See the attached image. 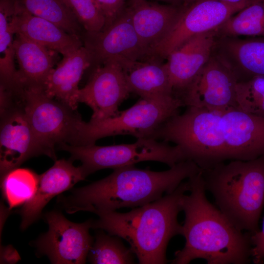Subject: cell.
<instances>
[{
  "label": "cell",
  "instance_id": "cell-1",
  "mask_svg": "<svg viewBox=\"0 0 264 264\" xmlns=\"http://www.w3.org/2000/svg\"><path fill=\"white\" fill-rule=\"evenodd\" d=\"M202 171L191 160L161 172L134 165L122 167L102 179L71 189L69 195L60 196L58 202L68 214L88 211L99 216L122 208H134L173 192L183 180Z\"/></svg>",
  "mask_w": 264,
  "mask_h": 264
},
{
  "label": "cell",
  "instance_id": "cell-29",
  "mask_svg": "<svg viewBox=\"0 0 264 264\" xmlns=\"http://www.w3.org/2000/svg\"><path fill=\"white\" fill-rule=\"evenodd\" d=\"M236 92L238 110L264 118V77L238 82Z\"/></svg>",
  "mask_w": 264,
  "mask_h": 264
},
{
  "label": "cell",
  "instance_id": "cell-26",
  "mask_svg": "<svg viewBox=\"0 0 264 264\" xmlns=\"http://www.w3.org/2000/svg\"><path fill=\"white\" fill-rule=\"evenodd\" d=\"M216 29L219 36L264 37V0H255Z\"/></svg>",
  "mask_w": 264,
  "mask_h": 264
},
{
  "label": "cell",
  "instance_id": "cell-15",
  "mask_svg": "<svg viewBox=\"0 0 264 264\" xmlns=\"http://www.w3.org/2000/svg\"><path fill=\"white\" fill-rule=\"evenodd\" d=\"M218 37L216 28L197 35L167 56L165 64L176 97L179 98L209 61Z\"/></svg>",
  "mask_w": 264,
  "mask_h": 264
},
{
  "label": "cell",
  "instance_id": "cell-20",
  "mask_svg": "<svg viewBox=\"0 0 264 264\" xmlns=\"http://www.w3.org/2000/svg\"><path fill=\"white\" fill-rule=\"evenodd\" d=\"M14 4L15 12L10 22L14 34L22 35L63 56L84 45L81 38L68 33L53 22L28 13L15 2Z\"/></svg>",
  "mask_w": 264,
  "mask_h": 264
},
{
  "label": "cell",
  "instance_id": "cell-18",
  "mask_svg": "<svg viewBox=\"0 0 264 264\" xmlns=\"http://www.w3.org/2000/svg\"><path fill=\"white\" fill-rule=\"evenodd\" d=\"M213 54L231 70L238 82L264 77V37L219 36Z\"/></svg>",
  "mask_w": 264,
  "mask_h": 264
},
{
  "label": "cell",
  "instance_id": "cell-22",
  "mask_svg": "<svg viewBox=\"0 0 264 264\" xmlns=\"http://www.w3.org/2000/svg\"><path fill=\"white\" fill-rule=\"evenodd\" d=\"M14 46L19 69L18 84L44 89L46 81L53 69L54 59L51 50L22 35L15 34Z\"/></svg>",
  "mask_w": 264,
  "mask_h": 264
},
{
  "label": "cell",
  "instance_id": "cell-7",
  "mask_svg": "<svg viewBox=\"0 0 264 264\" xmlns=\"http://www.w3.org/2000/svg\"><path fill=\"white\" fill-rule=\"evenodd\" d=\"M57 148L69 153L72 161H80L87 176L101 169H114L141 161H158L171 167L185 161L177 146H172L167 142L150 137L137 138L135 142L129 144L99 146L94 144L74 146L62 143Z\"/></svg>",
  "mask_w": 264,
  "mask_h": 264
},
{
  "label": "cell",
  "instance_id": "cell-31",
  "mask_svg": "<svg viewBox=\"0 0 264 264\" xmlns=\"http://www.w3.org/2000/svg\"><path fill=\"white\" fill-rule=\"evenodd\" d=\"M105 18L107 27L122 14L126 6V0H94Z\"/></svg>",
  "mask_w": 264,
  "mask_h": 264
},
{
  "label": "cell",
  "instance_id": "cell-2",
  "mask_svg": "<svg viewBox=\"0 0 264 264\" xmlns=\"http://www.w3.org/2000/svg\"><path fill=\"white\" fill-rule=\"evenodd\" d=\"M202 171L188 178L189 193L182 199L186 242L175 252L172 264H187L196 259L208 264L250 263L251 234L237 228L207 199Z\"/></svg>",
  "mask_w": 264,
  "mask_h": 264
},
{
  "label": "cell",
  "instance_id": "cell-27",
  "mask_svg": "<svg viewBox=\"0 0 264 264\" xmlns=\"http://www.w3.org/2000/svg\"><path fill=\"white\" fill-rule=\"evenodd\" d=\"M40 175L28 168H16L1 176L2 196L9 209L23 205L34 196Z\"/></svg>",
  "mask_w": 264,
  "mask_h": 264
},
{
  "label": "cell",
  "instance_id": "cell-21",
  "mask_svg": "<svg viewBox=\"0 0 264 264\" xmlns=\"http://www.w3.org/2000/svg\"><path fill=\"white\" fill-rule=\"evenodd\" d=\"M91 65L90 54L84 45L64 56L49 75L44 87V92L76 110L79 103V83Z\"/></svg>",
  "mask_w": 264,
  "mask_h": 264
},
{
  "label": "cell",
  "instance_id": "cell-35",
  "mask_svg": "<svg viewBox=\"0 0 264 264\" xmlns=\"http://www.w3.org/2000/svg\"><path fill=\"white\" fill-rule=\"evenodd\" d=\"M216 0V1H222L224 2L235 3L241 2L247 0Z\"/></svg>",
  "mask_w": 264,
  "mask_h": 264
},
{
  "label": "cell",
  "instance_id": "cell-17",
  "mask_svg": "<svg viewBox=\"0 0 264 264\" xmlns=\"http://www.w3.org/2000/svg\"><path fill=\"white\" fill-rule=\"evenodd\" d=\"M73 161L70 158L56 160L51 167L40 175L36 193L18 212L22 218L20 227L22 230L40 217L43 209L53 198L72 189L87 176L81 166H74Z\"/></svg>",
  "mask_w": 264,
  "mask_h": 264
},
{
  "label": "cell",
  "instance_id": "cell-25",
  "mask_svg": "<svg viewBox=\"0 0 264 264\" xmlns=\"http://www.w3.org/2000/svg\"><path fill=\"white\" fill-rule=\"evenodd\" d=\"M28 13L47 20L81 39L82 26L64 0H14Z\"/></svg>",
  "mask_w": 264,
  "mask_h": 264
},
{
  "label": "cell",
  "instance_id": "cell-30",
  "mask_svg": "<svg viewBox=\"0 0 264 264\" xmlns=\"http://www.w3.org/2000/svg\"><path fill=\"white\" fill-rule=\"evenodd\" d=\"M85 31L84 34L93 35L105 27L104 17L94 0H64Z\"/></svg>",
  "mask_w": 264,
  "mask_h": 264
},
{
  "label": "cell",
  "instance_id": "cell-33",
  "mask_svg": "<svg viewBox=\"0 0 264 264\" xmlns=\"http://www.w3.org/2000/svg\"><path fill=\"white\" fill-rule=\"evenodd\" d=\"M161 0L167 2L170 4L180 6L182 5V0Z\"/></svg>",
  "mask_w": 264,
  "mask_h": 264
},
{
  "label": "cell",
  "instance_id": "cell-34",
  "mask_svg": "<svg viewBox=\"0 0 264 264\" xmlns=\"http://www.w3.org/2000/svg\"><path fill=\"white\" fill-rule=\"evenodd\" d=\"M198 0H182V5L185 7H187Z\"/></svg>",
  "mask_w": 264,
  "mask_h": 264
},
{
  "label": "cell",
  "instance_id": "cell-4",
  "mask_svg": "<svg viewBox=\"0 0 264 264\" xmlns=\"http://www.w3.org/2000/svg\"><path fill=\"white\" fill-rule=\"evenodd\" d=\"M202 174L206 190L228 220L242 231H259L264 207V156L222 162Z\"/></svg>",
  "mask_w": 264,
  "mask_h": 264
},
{
  "label": "cell",
  "instance_id": "cell-8",
  "mask_svg": "<svg viewBox=\"0 0 264 264\" xmlns=\"http://www.w3.org/2000/svg\"><path fill=\"white\" fill-rule=\"evenodd\" d=\"M24 113L43 154L56 160L55 148L70 144L81 117L67 105L46 94L43 88L21 87Z\"/></svg>",
  "mask_w": 264,
  "mask_h": 264
},
{
  "label": "cell",
  "instance_id": "cell-5",
  "mask_svg": "<svg viewBox=\"0 0 264 264\" xmlns=\"http://www.w3.org/2000/svg\"><path fill=\"white\" fill-rule=\"evenodd\" d=\"M173 116L150 138L176 144L186 160L203 170L229 160L221 125V113L195 107Z\"/></svg>",
  "mask_w": 264,
  "mask_h": 264
},
{
  "label": "cell",
  "instance_id": "cell-24",
  "mask_svg": "<svg viewBox=\"0 0 264 264\" xmlns=\"http://www.w3.org/2000/svg\"><path fill=\"white\" fill-rule=\"evenodd\" d=\"M14 12L13 0H0V88L9 91L14 90L18 85L14 65V33L10 25Z\"/></svg>",
  "mask_w": 264,
  "mask_h": 264
},
{
  "label": "cell",
  "instance_id": "cell-23",
  "mask_svg": "<svg viewBox=\"0 0 264 264\" xmlns=\"http://www.w3.org/2000/svg\"><path fill=\"white\" fill-rule=\"evenodd\" d=\"M121 65L131 93L151 100L174 95L166 64L162 61L148 59Z\"/></svg>",
  "mask_w": 264,
  "mask_h": 264
},
{
  "label": "cell",
  "instance_id": "cell-11",
  "mask_svg": "<svg viewBox=\"0 0 264 264\" xmlns=\"http://www.w3.org/2000/svg\"><path fill=\"white\" fill-rule=\"evenodd\" d=\"M237 80L212 53L207 63L184 90L179 98L184 106L222 113L237 109Z\"/></svg>",
  "mask_w": 264,
  "mask_h": 264
},
{
  "label": "cell",
  "instance_id": "cell-19",
  "mask_svg": "<svg viewBox=\"0 0 264 264\" xmlns=\"http://www.w3.org/2000/svg\"><path fill=\"white\" fill-rule=\"evenodd\" d=\"M126 5L133 27L149 52L170 32L181 15L183 5L148 0H129Z\"/></svg>",
  "mask_w": 264,
  "mask_h": 264
},
{
  "label": "cell",
  "instance_id": "cell-14",
  "mask_svg": "<svg viewBox=\"0 0 264 264\" xmlns=\"http://www.w3.org/2000/svg\"><path fill=\"white\" fill-rule=\"evenodd\" d=\"M228 159L250 160L264 156V118L237 109L221 113Z\"/></svg>",
  "mask_w": 264,
  "mask_h": 264
},
{
  "label": "cell",
  "instance_id": "cell-3",
  "mask_svg": "<svg viewBox=\"0 0 264 264\" xmlns=\"http://www.w3.org/2000/svg\"><path fill=\"white\" fill-rule=\"evenodd\" d=\"M189 188L187 179L173 192L128 212L114 211L100 214L92 220L91 228L125 240L140 264H166L169 241L183 235L177 216L182 211V198Z\"/></svg>",
  "mask_w": 264,
  "mask_h": 264
},
{
  "label": "cell",
  "instance_id": "cell-12",
  "mask_svg": "<svg viewBox=\"0 0 264 264\" xmlns=\"http://www.w3.org/2000/svg\"><path fill=\"white\" fill-rule=\"evenodd\" d=\"M95 68L116 60L121 64L148 59V51L138 36L125 8L112 23L93 35L84 34Z\"/></svg>",
  "mask_w": 264,
  "mask_h": 264
},
{
  "label": "cell",
  "instance_id": "cell-13",
  "mask_svg": "<svg viewBox=\"0 0 264 264\" xmlns=\"http://www.w3.org/2000/svg\"><path fill=\"white\" fill-rule=\"evenodd\" d=\"M94 68L87 84L79 89L78 101L92 109L90 120L99 121L117 115L119 106L131 92L119 62L111 60Z\"/></svg>",
  "mask_w": 264,
  "mask_h": 264
},
{
  "label": "cell",
  "instance_id": "cell-16",
  "mask_svg": "<svg viewBox=\"0 0 264 264\" xmlns=\"http://www.w3.org/2000/svg\"><path fill=\"white\" fill-rule=\"evenodd\" d=\"M0 169L1 176L26 160L43 154L23 109L17 108L1 115Z\"/></svg>",
  "mask_w": 264,
  "mask_h": 264
},
{
  "label": "cell",
  "instance_id": "cell-9",
  "mask_svg": "<svg viewBox=\"0 0 264 264\" xmlns=\"http://www.w3.org/2000/svg\"><path fill=\"white\" fill-rule=\"evenodd\" d=\"M255 0L239 3L198 0L184 6L181 15L172 29L149 50V59L163 61L175 49L197 35L214 30Z\"/></svg>",
  "mask_w": 264,
  "mask_h": 264
},
{
  "label": "cell",
  "instance_id": "cell-28",
  "mask_svg": "<svg viewBox=\"0 0 264 264\" xmlns=\"http://www.w3.org/2000/svg\"><path fill=\"white\" fill-rule=\"evenodd\" d=\"M92 245L88 255V261L93 264H134L135 255L126 247L118 236L106 234L97 229Z\"/></svg>",
  "mask_w": 264,
  "mask_h": 264
},
{
  "label": "cell",
  "instance_id": "cell-6",
  "mask_svg": "<svg viewBox=\"0 0 264 264\" xmlns=\"http://www.w3.org/2000/svg\"><path fill=\"white\" fill-rule=\"evenodd\" d=\"M183 106L182 101L174 95L157 99L141 98L132 107L113 117L88 122L81 119L69 145L93 144L99 139L117 135L150 138L160 125L178 113Z\"/></svg>",
  "mask_w": 264,
  "mask_h": 264
},
{
  "label": "cell",
  "instance_id": "cell-32",
  "mask_svg": "<svg viewBox=\"0 0 264 264\" xmlns=\"http://www.w3.org/2000/svg\"><path fill=\"white\" fill-rule=\"evenodd\" d=\"M252 243L251 259L254 264H262L264 262V218L262 228L251 234Z\"/></svg>",
  "mask_w": 264,
  "mask_h": 264
},
{
  "label": "cell",
  "instance_id": "cell-10",
  "mask_svg": "<svg viewBox=\"0 0 264 264\" xmlns=\"http://www.w3.org/2000/svg\"><path fill=\"white\" fill-rule=\"evenodd\" d=\"M44 219L48 229L34 242L38 251L52 264H85L94 242L89 231L93 220L75 223L57 211L47 212Z\"/></svg>",
  "mask_w": 264,
  "mask_h": 264
}]
</instances>
